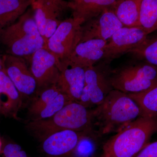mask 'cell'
Listing matches in <instances>:
<instances>
[{"mask_svg": "<svg viewBox=\"0 0 157 157\" xmlns=\"http://www.w3.org/2000/svg\"><path fill=\"white\" fill-rule=\"evenodd\" d=\"M92 113L94 127L101 135L117 133L143 116L140 107L128 94L115 89Z\"/></svg>", "mask_w": 157, "mask_h": 157, "instance_id": "6da1fadb", "label": "cell"}, {"mask_svg": "<svg viewBox=\"0 0 157 157\" xmlns=\"http://www.w3.org/2000/svg\"><path fill=\"white\" fill-rule=\"evenodd\" d=\"M26 127L29 132L42 141L53 133L64 130L90 132L94 127L92 109L71 101L51 117L30 120Z\"/></svg>", "mask_w": 157, "mask_h": 157, "instance_id": "7a4b0ae2", "label": "cell"}, {"mask_svg": "<svg viewBox=\"0 0 157 157\" xmlns=\"http://www.w3.org/2000/svg\"><path fill=\"white\" fill-rule=\"evenodd\" d=\"M157 131V116H141L105 142L101 157H133Z\"/></svg>", "mask_w": 157, "mask_h": 157, "instance_id": "3957f363", "label": "cell"}, {"mask_svg": "<svg viewBox=\"0 0 157 157\" xmlns=\"http://www.w3.org/2000/svg\"><path fill=\"white\" fill-rule=\"evenodd\" d=\"M0 42L6 47L7 54L29 60L33 54L44 48L45 42L37 28L32 7L14 23L0 30Z\"/></svg>", "mask_w": 157, "mask_h": 157, "instance_id": "277c9868", "label": "cell"}, {"mask_svg": "<svg viewBox=\"0 0 157 157\" xmlns=\"http://www.w3.org/2000/svg\"><path fill=\"white\" fill-rule=\"evenodd\" d=\"M110 80L113 89L126 94L141 92L157 82V67L137 59L112 70Z\"/></svg>", "mask_w": 157, "mask_h": 157, "instance_id": "5b68a950", "label": "cell"}, {"mask_svg": "<svg viewBox=\"0 0 157 157\" xmlns=\"http://www.w3.org/2000/svg\"><path fill=\"white\" fill-rule=\"evenodd\" d=\"M110 63L101 60L92 67L84 68L85 83L78 103L86 108H94L102 103L113 88L110 77Z\"/></svg>", "mask_w": 157, "mask_h": 157, "instance_id": "8992f818", "label": "cell"}, {"mask_svg": "<svg viewBox=\"0 0 157 157\" xmlns=\"http://www.w3.org/2000/svg\"><path fill=\"white\" fill-rule=\"evenodd\" d=\"M82 24L80 20L73 17L62 21L44 47L56 57L60 71L66 67L70 55L80 42Z\"/></svg>", "mask_w": 157, "mask_h": 157, "instance_id": "52a82bcc", "label": "cell"}, {"mask_svg": "<svg viewBox=\"0 0 157 157\" xmlns=\"http://www.w3.org/2000/svg\"><path fill=\"white\" fill-rule=\"evenodd\" d=\"M67 3L64 0H36L32 6L37 28L45 42L44 47L62 22L61 16L68 9Z\"/></svg>", "mask_w": 157, "mask_h": 157, "instance_id": "ba28073f", "label": "cell"}, {"mask_svg": "<svg viewBox=\"0 0 157 157\" xmlns=\"http://www.w3.org/2000/svg\"><path fill=\"white\" fill-rule=\"evenodd\" d=\"M148 35L140 27L121 28L107 40L102 60L111 63L143 44Z\"/></svg>", "mask_w": 157, "mask_h": 157, "instance_id": "9c48e42d", "label": "cell"}, {"mask_svg": "<svg viewBox=\"0 0 157 157\" xmlns=\"http://www.w3.org/2000/svg\"><path fill=\"white\" fill-rule=\"evenodd\" d=\"M3 69L19 92L22 99L36 94V79L22 58L6 54L3 56Z\"/></svg>", "mask_w": 157, "mask_h": 157, "instance_id": "30bf717a", "label": "cell"}, {"mask_svg": "<svg viewBox=\"0 0 157 157\" xmlns=\"http://www.w3.org/2000/svg\"><path fill=\"white\" fill-rule=\"evenodd\" d=\"M29 61L30 70L36 81L37 91L56 84L60 71L53 54L46 48H40L33 54Z\"/></svg>", "mask_w": 157, "mask_h": 157, "instance_id": "8fae6325", "label": "cell"}, {"mask_svg": "<svg viewBox=\"0 0 157 157\" xmlns=\"http://www.w3.org/2000/svg\"><path fill=\"white\" fill-rule=\"evenodd\" d=\"M123 27L113 11L108 9L82 25L79 42L91 39L107 41Z\"/></svg>", "mask_w": 157, "mask_h": 157, "instance_id": "7c38bea8", "label": "cell"}, {"mask_svg": "<svg viewBox=\"0 0 157 157\" xmlns=\"http://www.w3.org/2000/svg\"><path fill=\"white\" fill-rule=\"evenodd\" d=\"M107 42V41L101 39L79 42L70 55L65 67L68 66L82 68L92 67L103 59Z\"/></svg>", "mask_w": 157, "mask_h": 157, "instance_id": "4fadbf2b", "label": "cell"}, {"mask_svg": "<svg viewBox=\"0 0 157 157\" xmlns=\"http://www.w3.org/2000/svg\"><path fill=\"white\" fill-rule=\"evenodd\" d=\"M83 136L81 133L71 130L60 131L42 140V150L50 157L67 155L75 150Z\"/></svg>", "mask_w": 157, "mask_h": 157, "instance_id": "5bb4252c", "label": "cell"}, {"mask_svg": "<svg viewBox=\"0 0 157 157\" xmlns=\"http://www.w3.org/2000/svg\"><path fill=\"white\" fill-rule=\"evenodd\" d=\"M85 83V70L68 66L60 71L56 85L72 101L78 102Z\"/></svg>", "mask_w": 157, "mask_h": 157, "instance_id": "9a60e30c", "label": "cell"}, {"mask_svg": "<svg viewBox=\"0 0 157 157\" xmlns=\"http://www.w3.org/2000/svg\"><path fill=\"white\" fill-rule=\"evenodd\" d=\"M22 98L4 69L0 71V107L2 115L17 119Z\"/></svg>", "mask_w": 157, "mask_h": 157, "instance_id": "2e32d148", "label": "cell"}, {"mask_svg": "<svg viewBox=\"0 0 157 157\" xmlns=\"http://www.w3.org/2000/svg\"><path fill=\"white\" fill-rule=\"evenodd\" d=\"M117 0H71L68 9L72 11V17L84 23L98 16L103 11L111 9Z\"/></svg>", "mask_w": 157, "mask_h": 157, "instance_id": "e0dca14e", "label": "cell"}, {"mask_svg": "<svg viewBox=\"0 0 157 157\" xmlns=\"http://www.w3.org/2000/svg\"><path fill=\"white\" fill-rule=\"evenodd\" d=\"M36 0H0V30L11 25L32 7Z\"/></svg>", "mask_w": 157, "mask_h": 157, "instance_id": "ac0fdd59", "label": "cell"}, {"mask_svg": "<svg viewBox=\"0 0 157 157\" xmlns=\"http://www.w3.org/2000/svg\"><path fill=\"white\" fill-rule=\"evenodd\" d=\"M140 1L117 0L113 6L111 10L123 27L139 26Z\"/></svg>", "mask_w": 157, "mask_h": 157, "instance_id": "d6986e66", "label": "cell"}, {"mask_svg": "<svg viewBox=\"0 0 157 157\" xmlns=\"http://www.w3.org/2000/svg\"><path fill=\"white\" fill-rule=\"evenodd\" d=\"M139 26L147 35L157 30V0H141Z\"/></svg>", "mask_w": 157, "mask_h": 157, "instance_id": "ffe728a7", "label": "cell"}, {"mask_svg": "<svg viewBox=\"0 0 157 157\" xmlns=\"http://www.w3.org/2000/svg\"><path fill=\"white\" fill-rule=\"evenodd\" d=\"M128 94L138 104L143 115L157 116V82L144 91Z\"/></svg>", "mask_w": 157, "mask_h": 157, "instance_id": "44dd1931", "label": "cell"}, {"mask_svg": "<svg viewBox=\"0 0 157 157\" xmlns=\"http://www.w3.org/2000/svg\"><path fill=\"white\" fill-rule=\"evenodd\" d=\"M61 92L56 85H53L37 91L36 96L29 107L28 113L30 120Z\"/></svg>", "mask_w": 157, "mask_h": 157, "instance_id": "7402d4cb", "label": "cell"}, {"mask_svg": "<svg viewBox=\"0 0 157 157\" xmlns=\"http://www.w3.org/2000/svg\"><path fill=\"white\" fill-rule=\"evenodd\" d=\"M129 53L136 59L157 67V36L151 38L148 37L143 44L132 49Z\"/></svg>", "mask_w": 157, "mask_h": 157, "instance_id": "603a6c76", "label": "cell"}, {"mask_svg": "<svg viewBox=\"0 0 157 157\" xmlns=\"http://www.w3.org/2000/svg\"><path fill=\"white\" fill-rule=\"evenodd\" d=\"M71 101L67 96L61 92L30 120H39L51 117Z\"/></svg>", "mask_w": 157, "mask_h": 157, "instance_id": "cb8c5ba5", "label": "cell"}, {"mask_svg": "<svg viewBox=\"0 0 157 157\" xmlns=\"http://www.w3.org/2000/svg\"><path fill=\"white\" fill-rule=\"evenodd\" d=\"M3 157H28L21 147L15 143H9L4 147Z\"/></svg>", "mask_w": 157, "mask_h": 157, "instance_id": "d4e9b609", "label": "cell"}, {"mask_svg": "<svg viewBox=\"0 0 157 157\" xmlns=\"http://www.w3.org/2000/svg\"><path fill=\"white\" fill-rule=\"evenodd\" d=\"M133 157H157V141L149 143Z\"/></svg>", "mask_w": 157, "mask_h": 157, "instance_id": "484cf974", "label": "cell"}, {"mask_svg": "<svg viewBox=\"0 0 157 157\" xmlns=\"http://www.w3.org/2000/svg\"><path fill=\"white\" fill-rule=\"evenodd\" d=\"M3 69L2 60L0 58V71Z\"/></svg>", "mask_w": 157, "mask_h": 157, "instance_id": "4316f807", "label": "cell"}, {"mask_svg": "<svg viewBox=\"0 0 157 157\" xmlns=\"http://www.w3.org/2000/svg\"><path fill=\"white\" fill-rule=\"evenodd\" d=\"M2 150V142L1 141V139H0V152Z\"/></svg>", "mask_w": 157, "mask_h": 157, "instance_id": "83f0119b", "label": "cell"}, {"mask_svg": "<svg viewBox=\"0 0 157 157\" xmlns=\"http://www.w3.org/2000/svg\"><path fill=\"white\" fill-rule=\"evenodd\" d=\"M2 115V111H1V107H0V116Z\"/></svg>", "mask_w": 157, "mask_h": 157, "instance_id": "f1b7e54d", "label": "cell"}, {"mask_svg": "<svg viewBox=\"0 0 157 157\" xmlns=\"http://www.w3.org/2000/svg\"><path fill=\"white\" fill-rule=\"evenodd\" d=\"M37 1H41V0H37Z\"/></svg>", "mask_w": 157, "mask_h": 157, "instance_id": "f546056e", "label": "cell"}]
</instances>
